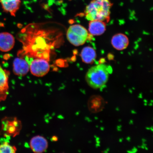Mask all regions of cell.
Instances as JSON below:
<instances>
[{"mask_svg":"<svg viewBox=\"0 0 153 153\" xmlns=\"http://www.w3.org/2000/svg\"><path fill=\"white\" fill-rule=\"evenodd\" d=\"M16 147L11 146L7 142L0 145V153H14L16 152Z\"/></svg>","mask_w":153,"mask_h":153,"instance_id":"14","label":"cell"},{"mask_svg":"<svg viewBox=\"0 0 153 153\" xmlns=\"http://www.w3.org/2000/svg\"><path fill=\"white\" fill-rule=\"evenodd\" d=\"M80 55L82 61L88 64H92L97 57L96 53L95 50L91 47L84 48Z\"/></svg>","mask_w":153,"mask_h":153,"instance_id":"13","label":"cell"},{"mask_svg":"<svg viewBox=\"0 0 153 153\" xmlns=\"http://www.w3.org/2000/svg\"><path fill=\"white\" fill-rule=\"evenodd\" d=\"M15 39L12 34L7 32L0 33V51L8 52L14 48Z\"/></svg>","mask_w":153,"mask_h":153,"instance_id":"6","label":"cell"},{"mask_svg":"<svg viewBox=\"0 0 153 153\" xmlns=\"http://www.w3.org/2000/svg\"><path fill=\"white\" fill-rule=\"evenodd\" d=\"M30 146L33 152L41 153L46 151L48 146V143L45 137L41 136H36L30 140Z\"/></svg>","mask_w":153,"mask_h":153,"instance_id":"5","label":"cell"},{"mask_svg":"<svg viewBox=\"0 0 153 153\" xmlns=\"http://www.w3.org/2000/svg\"><path fill=\"white\" fill-rule=\"evenodd\" d=\"M50 66L47 60L37 59L33 61L30 66V70L34 76L42 77L46 75L49 71Z\"/></svg>","mask_w":153,"mask_h":153,"instance_id":"4","label":"cell"},{"mask_svg":"<svg viewBox=\"0 0 153 153\" xmlns=\"http://www.w3.org/2000/svg\"><path fill=\"white\" fill-rule=\"evenodd\" d=\"M3 8L6 12L15 16L20 7V0H0Z\"/></svg>","mask_w":153,"mask_h":153,"instance_id":"12","label":"cell"},{"mask_svg":"<svg viewBox=\"0 0 153 153\" xmlns=\"http://www.w3.org/2000/svg\"><path fill=\"white\" fill-rule=\"evenodd\" d=\"M113 4L111 0H91L85 7L86 19L89 21L99 20L108 22Z\"/></svg>","mask_w":153,"mask_h":153,"instance_id":"1","label":"cell"},{"mask_svg":"<svg viewBox=\"0 0 153 153\" xmlns=\"http://www.w3.org/2000/svg\"><path fill=\"white\" fill-rule=\"evenodd\" d=\"M88 30L89 33L92 35H102L106 31V23L99 20L90 21Z\"/></svg>","mask_w":153,"mask_h":153,"instance_id":"11","label":"cell"},{"mask_svg":"<svg viewBox=\"0 0 153 153\" xmlns=\"http://www.w3.org/2000/svg\"><path fill=\"white\" fill-rule=\"evenodd\" d=\"M111 42L114 48L118 51H122L127 48L129 45V40L125 34L118 33L112 37Z\"/></svg>","mask_w":153,"mask_h":153,"instance_id":"9","label":"cell"},{"mask_svg":"<svg viewBox=\"0 0 153 153\" xmlns=\"http://www.w3.org/2000/svg\"><path fill=\"white\" fill-rule=\"evenodd\" d=\"M9 74L0 65V101L4 100L8 94Z\"/></svg>","mask_w":153,"mask_h":153,"instance_id":"7","label":"cell"},{"mask_svg":"<svg viewBox=\"0 0 153 153\" xmlns=\"http://www.w3.org/2000/svg\"><path fill=\"white\" fill-rule=\"evenodd\" d=\"M3 124V129L11 135L16 136L20 133L22 124L20 120L14 118L12 120H7Z\"/></svg>","mask_w":153,"mask_h":153,"instance_id":"10","label":"cell"},{"mask_svg":"<svg viewBox=\"0 0 153 153\" xmlns=\"http://www.w3.org/2000/svg\"><path fill=\"white\" fill-rule=\"evenodd\" d=\"M112 69L108 65L99 64L93 66L88 70L85 80L89 86L95 89L100 88L106 85Z\"/></svg>","mask_w":153,"mask_h":153,"instance_id":"2","label":"cell"},{"mask_svg":"<svg viewBox=\"0 0 153 153\" xmlns=\"http://www.w3.org/2000/svg\"><path fill=\"white\" fill-rule=\"evenodd\" d=\"M30 70V66L25 59L17 57L13 63V71L17 76H24L27 74Z\"/></svg>","mask_w":153,"mask_h":153,"instance_id":"8","label":"cell"},{"mask_svg":"<svg viewBox=\"0 0 153 153\" xmlns=\"http://www.w3.org/2000/svg\"><path fill=\"white\" fill-rule=\"evenodd\" d=\"M66 36L67 39L72 45L78 47L85 43L88 38L89 33L83 26L76 24L69 27Z\"/></svg>","mask_w":153,"mask_h":153,"instance_id":"3","label":"cell"}]
</instances>
